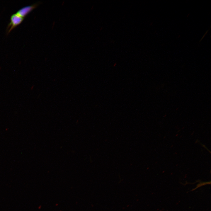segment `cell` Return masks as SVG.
<instances>
[{"label": "cell", "mask_w": 211, "mask_h": 211, "mask_svg": "<svg viewBox=\"0 0 211 211\" xmlns=\"http://www.w3.org/2000/svg\"><path fill=\"white\" fill-rule=\"evenodd\" d=\"M24 18L16 13L12 14L10 18V22L8 24L6 28L7 34H8L12 30L21 24Z\"/></svg>", "instance_id": "1"}, {"label": "cell", "mask_w": 211, "mask_h": 211, "mask_svg": "<svg viewBox=\"0 0 211 211\" xmlns=\"http://www.w3.org/2000/svg\"><path fill=\"white\" fill-rule=\"evenodd\" d=\"M41 3L39 1L31 5L23 7L17 11L16 13L20 16L25 18L33 9L36 8Z\"/></svg>", "instance_id": "2"}]
</instances>
